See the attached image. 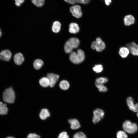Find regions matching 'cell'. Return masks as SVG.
<instances>
[{
  "label": "cell",
  "mask_w": 138,
  "mask_h": 138,
  "mask_svg": "<svg viewBox=\"0 0 138 138\" xmlns=\"http://www.w3.org/2000/svg\"><path fill=\"white\" fill-rule=\"evenodd\" d=\"M68 122L70 124L71 129L72 130H76L80 127V123L79 121L76 119H69L68 120Z\"/></svg>",
  "instance_id": "cell-11"
},
{
  "label": "cell",
  "mask_w": 138,
  "mask_h": 138,
  "mask_svg": "<svg viewBox=\"0 0 138 138\" xmlns=\"http://www.w3.org/2000/svg\"><path fill=\"white\" fill-rule=\"evenodd\" d=\"M129 109L130 110L134 112H138V102L135 103L133 106Z\"/></svg>",
  "instance_id": "cell-31"
},
{
  "label": "cell",
  "mask_w": 138,
  "mask_h": 138,
  "mask_svg": "<svg viewBox=\"0 0 138 138\" xmlns=\"http://www.w3.org/2000/svg\"><path fill=\"white\" fill-rule=\"evenodd\" d=\"M32 2L37 7L42 6L44 2V0H31Z\"/></svg>",
  "instance_id": "cell-28"
},
{
  "label": "cell",
  "mask_w": 138,
  "mask_h": 138,
  "mask_svg": "<svg viewBox=\"0 0 138 138\" xmlns=\"http://www.w3.org/2000/svg\"><path fill=\"white\" fill-rule=\"evenodd\" d=\"M24 0H15V2H16L20 4H21L23 3Z\"/></svg>",
  "instance_id": "cell-34"
},
{
  "label": "cell",
  "mask_w": 138,
  "mask_h": 138,
  "mask_svg": "<svg viewBox=\"0 0 138 138\" xmlns=\"http://www.w3.org/2000/svg\"><path fill=\"white\" fill-rule=\"evenodd\" d=\"M39 116L41 119L44 120L50 116V114L47 109H43L41 111Z\"/></svg>",
  "instance_id": "cell-15"
},
{
  "label": "cell",
  "mask_w": 138,
  "mask_h": 138,
  "mask_svg": "<svg viewBox=\"0 0 138 138\" xmlns=\"http://www.w3.org/2000/svg\"><path fill=\"white\" fill-rule=\"evenodd\" d=\"M6 138H15V137L11 136H7Z\"/></svg>",
  "instance_id": "cell-35"
},
{
  "label": "cell",
  "mask_w": 138,
  "mask_h": 138,
  "mask_svg": "<svg viewBox=\"0 0 138 138\" xmlns=\"http://www.w3.org/2000/svg\"><path fill=\"white\" fill-rule=\"evenodd\" d=\"M8 109L7 105L0 101V114L1 115L7 114L8 112Z\"/></svg>",
  "instance_id": "cell-17"
},
{
  "label": "cell",
  "mask_w": 138,
  "mask_h": 138,
  "mask_svg": "<svg viewBox=\"0 0 138 138\" xmlns=\"http://www.w3.org/2000/svg\"><path fill=\"white\" fill-rule=\"evenodd\" d=\"M122 127L123 130L129 134H135L138 130V126L137 124L128 120L123 122Z\"/></svg>",
  "instance_id": "cell-1"
},
{
  "label": "cell",
  "mask_w": 138,
  "mask_h": 138,
  "mask_svg": "<svg viewBox=\"0 0 138 138\" xmlns=\"http://www.w3.org/2000/svg\"><path fill=\"white\" fill-rule=\"evenodd\" d=\"M39 83L40 85L43 87H46L49 86V81L47 77L41 78L39 80Z\"/></svg>",
  "instance_id": "cell-18"
},
{
  "label": "cell",
  "mask_w": 138,
  "mask_h": 138,
  "mask_svg": "<svg viewBox=\"0 0 138 138\" xmlns=\"http://www.w3.org/2000/svg\"><path fill=\"white\" fill-rule=\"evenodd\" d=\"M105 113L103 110L100 109H97L93 111V122L96 124L100 121L103 118Z\"/></svg>",
  "instance_id": "cell-6"
},
{
  "label": "cell",
  "mask_w": 138,
  "mask_h": 138,
  "mask_svg": "<svg viewBox=\"0 0 138 138\" xmlns=\"http://www.w3.org/2000/svg\"><path fill=\"white\" fill-rule=\"evenodd\" d=\"M40 136L35 133H30L29 134L27 137V138H40Z\"/></svg>",
  "instance_id": "cell-32"
},
{
  "label": "cell",
  "mask_w": 138,
  "mask_h": 138,
  "mask_svg": "<svg viewBox=\"0 0 138 138\" xmlns=\"http://www.w3.org/2000/svg\"><path fill=\"white\" fill-rule=\"evenodd\" d=\"M43 64V61L40 59H37L35 60L33 62V66L36 70L40 69Z\"/></svg>",
  "instance_id": "cell-22"
},
{
  "label": "cell",
  "mask_w": 138,
  "mask_h": 138,
  "mask_svg": "<svg viewBox=\"0 0 138 138\" xmlns=\"http://www.w3.org/2000/svg\"><path fill=\"white\" fill-rule=\"evenodd\" d=\"M136 115L137 117L138 118V112H136Z\"/></svg>",
  "instance_id": "cell-37"
},
{
  "label": "cell",
  "mask_w": 138,
  "mask_h": 138,
  "mask_svg": "<svg viewBox=\"0 0 138 138\" xmlns=\"http://www.w3.org/2000/svg\"><path fill=\"white\" fill-rule=\"evenodd\" d=\"M117 138H128V134L123 130L118 131L116 133Z\"/></svg>",
  "instance_id": "cell-23"
},
{
  "label": "cell",
  "mask_w": 138,
  "mask_h": 138,
  "mask_svg": "<svg viewBox=\"0 0 138 138\" xmlns=\"http://www.w3.org/2000/svg\"><path fill=\"white\" fill-rule=\"evenodd\" d=\"M135 21L134 17L131 15H127L124 19V24L125 25L129 26L133 24Z\"/></svg>",
  "instance_id": "cell-12"
},
{
  "label": "cell",
  "mask_w": 138,
  "mask_h": 138,
  "mask_svg": "<svg viewBox=\"0 0 138 138\" xmlns=\"http://www.w3.org/2000/svg\"><path fill=\"white\" fill-rule=\"evenodd\" d=\"M47 77L49 79L50 82L49 86L51 87H53L54 86L59 78V75L52 73L48 74Z\"/></svg>",
  "instance_id": "cell-9"
},
{
  "label": "cell",
  "mask_w": 138,
  "mask_h": 138,
  "mask_svg": "<svg viewBox=\"0 0 138 138\" xmlns=\"http://www.w3.org/2000/svg\"><path fill=\"white\" fill-rule=\"evenodd\" d=\"M95 85L98 89L99 91L101 92H105L108 90L107 88L103 84L95 83Z\"/></svg>",
  "instance_id": "cell-24"
},
{
  "label": "cell",
  "mask_w": 138,
  "mask_h": 138,
  "mask_svg": "<svg viewBox=\"0 0 138 138\" xmlns=\"http://www.w3.org/2000/svg\"><path fill=\"white\" fill-rule=\"evenodd\" d=\"M2 35V32L1 29H0V37H1Z\"/></svg>",
  "instance_id": "cell-36"
},
{
  "label": "cell",
  "mask_w": 138,
  "mask_h": 138,
  "mask_svg": "<svg viewBox=\"0 0 138 138\" xmlns=\"http://www.w3.org/2000/svg\"><path fill=\"white\" fill-rule=\"evenodd\" d=\"M79 43V41L77 38H70L66 42L64 45V49L65 52L67 53H71L74 49L78 47Z\"/></svg>",
  "instance_id": "cell-3"
},
{
  "label": "cell",
  "mask_w": 138,
  "mask_h": 138,
  "mask_svg": "<svg viewBox=\"0 0 138 138\" xmlns=\"http://www.w3.org/2000/svg\"><path fill=\"white\" fill-rule=\"evenodd\" d=\"M65 2L71 4H75L76 3L83 4H87L90 1V0H64Z\"/></svg>",
  "instance_id": "cell-20"
},
{
  "label": "cell",
  "mask_w": 138,
  "mask_h": 138,
  "mask_svg": "<svg viewBox=\"0 0 138 138\" xmlns=\"http://www.w3.org/2000/svg\"><path fill=\"white\" fill-rule=\"evenodd\" d=\"M69 58L70 60L73 63L79 64L84 60L85 54L82 50L79 49L76 52L74 51L71 52Z\"/></svg>",
  "instance_id": "cell-2"
},
{
  "label": "cell",
  "mask_w": 138,
  "mask_h": 138,
  "mask_svg": "<svg viewBox=\"0 0 138 138\" xmlns=\"http://www.w3.org/2000/svg\"><path fill=\"white\" fill-rule=\"evenodd\" d=\"M15 97L14 91L11 87L6 89L3 93V100L6 103H14L15 101Z\"/></svg>",
  "instance_id": "cell-4"
},
{
  "label": "cell",
  "mask_w": 138,
  "mask_h": 138,
  "mask_svg": "<svg viewBox=\"0 0 138 138\" xmlns=\"http://www.w3.org/2000/svg\"><path fill=\"white\" fill-rule=\"evenodd\" d=\"M93 70L97 73L101 72L103 69V67L102 65L98 64L95 65L93 68Z\"/></svg>",
  "instance_id": "cell-26"
},
{
  "label": "cell",
  "mask_w": 138,
  "mask_h": 138,
  "mask_svg": "<svg viewBox=\"0 0 138 138\" xmlns=\"http://www.w3.org/2000/svg\"><path fill=\"white\" fill-rule=\"evenodd\" d=\"M73 138H87L86 135L82 132H79L73 135Z\"/></svg>",
  "instance_id": "cell-29"
},
{
  "label": "cell",
  "mask_w": 138,
  "mask_h": 138,
  "mask_svg": "<svg viewBox=\"0 0 138 138\" xmlns=\"http://www.w3.org/2000/svg\"><path fill=\"white\" fill-rule=\"evenodd\" d=\"M70 11L72 15L77 18L80 17L82 15L81 8L78 5H75L71 7Z\"/></svg>",
  "instance_id": "cell-8"
},
{
  "label": "cell",
  "mask_w": 138,
  "mask_h": 138,
  "mask_svg": "<svg viewBox=\"0 0 138 138\" xmlns=\"http://www.w3.org/2000/svg\"><path fill=\"white\" fill-rule=\"evenodd\" d=\"M14 60L16 64L18 65H20L24 61V58L21 53H18L14 55Z\"/></svg>",
  "instance_id": "cell-13"
},
{
  "label": "cell",
  "mask_w": 138,
  "mask_h": 138,
  "mask_svg": "<svg viewBox=\"0 0 138 138\" xmlns=\"http://www.w3.org/2000/svg\"><path fill=\"white\" fill-rule=\"evenodd\" d=\"M130 52L133 55L138 56V45L134 42L129 43L126 44Z\"/></svg>",
  "instance_id": "cell-7"
},
{
  "label": "cell",
  "mask_w": 138,
  "mask_h": 138,
  "mask_svg": "<svg viewBox=\"0 0 138 138\" xmlns=\"http://www.w3.org/2000/svg\"><path fill=\"white\" fill-rule=\"evenodd\" d=\"M69 31L73 33H76L79 31V28L78 25L74 23H72L69 26Z\"/></svg>",
  "instance_id": "cell-16"
},
{
  "label": "cell",
  "mask_w": 138,
  "mask_h": 138,
  "mask_svg": "<svg viewBox=\"0 0 138 138\" xmlns=\"http://www.w3.org/2000/svg\"><path fill=\"white\" fill-rule=\"evenodd\" d=\"M61 24L58 21H55L53 23L52 27L53 31L55 33L59 32L61 29Z\"/></svg>",
  "instance_id": "cell-19"
},
{
  "label": "cell",
  "mask_w": 138,
  "mask_h": 138,
  "mask_svg": "<svg viewBox=\"0 0 138 138\" xmlns=\"http://www.w3.org/2000/svg\"><path fill=\"white\" fill-rule=\"evenodd\" d=\"M58 138H69V136L66 132L63 131L59 134Z\"/></svg>",
  "instance_id": "cell-30"
},
{
  "label": "cell",
  "mask_w": 138,
  "mask_h": 138,
  "mask_svg": "<svg viewBox=\"0 0 138 138\" xmlns=\"http://www.w3.org/2000/svg\"><path fill=\"white\" fill-rule=\"evenodd\" d=\"M106 4L107 5H109L112 2L111 0H105Z\"/></svg>",
  "instance_id": "cell-33"
},
{
  "label": "cell",
  "mask_w": 138,
  "mask_h": 138,
  "mask_svg": "<svg viewBox=\"0 0 138 138\" xmlns=\"http://www.w3.org/2000/svg\"><path fill=\"white\" fill-rule=\"evenodd\" d=\"M91 47L93 49H95L98 52H100L105 48V45L101 39L98 38L96 39L95 41L92 42Z\"/></svg>",
  "instance_id": "cell-5"
},
{
  "label": "cell",
  "mask_w": 138,
  "mask_h": 138,
  "mask_svg": "<svg viewBox=\"0 0 138 138\" xmlns=\"http://www.w3.org/2000/svg\"><path fill=\"white\" fill-rule=\"evenodd\" d=\"M108 81L107 78L101 77L97 78L96 80L95 83L103 84L107 82Z\"/></svg>",
  "instance_id": "cell-27"
},
{
  "label": "cell",
  "mask_w": 138,
  "mask_h": 138,
  "mask_svg": "<svg viewBox=\"0 0 138 138\" xmlns=\"http://www.w3.org/2000/svg\"><path fill=\"white\" fill-rule=\"evenodd\" d=\"M12 53L8 50H5L0 52V60L6 61H9L12 57Z\"/></svg>",
  "instance_id": "cell-10"
},
{
  "label": "cell",
  "mask_w": 138,
  "mask_h": 138,
  "mask_svg": "<svg viewBox=\"0 0 138 138\" xmlns=\"http://www.w3.org/2000/svg\"><path fill=\"white\" fill-rule=\"evenodd\" d=\"M59 86L61 89L65 90L68 89L70 87V84L67 81L63 80L60 82Z\"/></svg>",
  "instance_id": "cell-21"
},
{
  "label": "cell",
  "mask_w": 138,
  "mask_h": 138,
  "mask_svg": "<svg viewBox=\"0 0 138 138\" xmlns=\"http://www.w3.org/2000/svg\"><path fill=\"white\" fill-rule=\"evenodd\" d=\"M129 52L128 49L126 47H121L120 49L119 52L120 56L123 58L127 57Z\"/></svg>",
  "instance_id": "cell-14"
},
{
  "label": "cell",
  "mask_w": 138,
  "mask_h": 138,
  "mask_svg": "<svg viewBox=\"0 0 138 138\" xmlns=\"http://www.w3.org/2000/svg\"><path fill=\"white\" fill-rule=\"evenodd\" d=\"M126 101L129 108L132 107L135 104L134 99L131 96L128 97L126 98Z\"/></svg>",
  "instance_id": "cell-25"
}]
</instances>
